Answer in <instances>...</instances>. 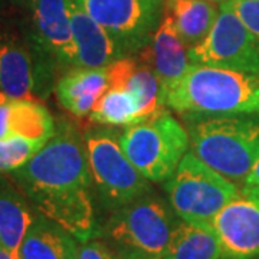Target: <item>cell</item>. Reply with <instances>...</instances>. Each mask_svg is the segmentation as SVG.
Listing matches in <instances>:
<instances>
[{
  "label": "cell",
  "mask_w": 259,
  "mask_h": 259,
  "mask_svg": "<svg viewBox=\"0 0 259 259\" xmlns=\"http://www.w3.org/2000/svg\"><path fill=\"white\" fill-rule=\"evenodd\" d=\"M9 175L37 212L64 226L81 243L101 235L85 139L72 122L61 121L47 144Z\"/></svg>",
  "instance_id": "1"
},
{
  "label": "cell",
  "mask_w": 259,
  "mask_h": 259,
  "mask_svg": "<svg viewBox=\"0 0 259 259\" xmlns=\"http://www.w3.org/2000/svg\"><path fill=\"white\" fill-rule=\"evenodd\" d=\"M190 151L243 186L259 158V114H183Z\"/></svg>",
  "instance_id": "2"
},
{
  "label": "cell",
  "mask_w": 259,
  "mask_h": 259,
  "mask_svg": "<svg viewBox=\"0 0 259 259\" xmlns=\"http://www.w3.org/2000/svg\"><path fill=\"white\" fill-rule=\"evenodd\" d=\"M177 114H259V74L189 65L164 95Z\"/></svg>",
  "instance_id": "3"
},
{
  "label": "cell",
  "mask_w": 259,
  "mask_h": 259,
  "mask_svg": "<svg viewBox=\"0 0 259 259\" xmlns=\"http://www.w3.org/2000/svg\"><path fill=\"white\" fill-rule=\"evenodd\" d=\"M176 216L170 203L150 190L114 210L101 235L118 259H164L180 223Z\"/></svg>",
  "instance_id": "4"
},
{
  "label": "cell",
  "mask_w": 259,
  "mask_h": 259,
  "mask_svg": "<svg viewBox=\"0 0 259 259\" xmlns=\"http://www.w3.org/2000/svg\"><path fill=\"white\" fill-rule=\"evenodd\" d=\"M118 141L124 154L151 183H164L173 176L190 148L187 130L166 107L125 127Z\"/></svg>",
  "instance_id": "5"
},
{
  "label": "cell",
  "mask_w": 259,
  "mask_h": 259,
  "mask_svg": "<svg viewBox=\"0 0 259 259\" xmlns=\"http://www.w3.org/2000/svg\"><path fill=\"white\" fill-rule=\"evenodd\" d=\"M168 203L177 218L212 226L213 219L241 192V186L218 173L189 150L176 171L164 182Z\"/></svg>",
  "instance_id": "6"
},
{
  "label": "cell",
  "mask_w": 259,
  "mask_h": 259,
  "mask_svg": "<svg viewBox=\"0 0 259 259\" xmlns=\"http://www.w3.org/2000/svg\"><path fill=\"white\" fill-rule=\"evenodd\" d=\"M118 137L120 133L107 125L88 130L83 136L95 193L110 213L153 190L150 180L124 154Z\"/></svg>",
  "instance_id": "7"
},
{
  "label": "cell",
  "mask_w": 259,
  "mask_h": 259,
  "mask_svg": "<svg viewBox=\"0 0 259 259\" xmlns=\"http://www.w3.org/2000/svg\"><path fill=\"white\" fill-rule=\"evenodd\" d=\"M118 45L124 56L147 47L164 16L163 0H75Z\"/></svg>",
  "instance_id": "8"
},
{
  "label": "cell",
  "mask_w": 259,
  "mask_h": 259,
  "mask_svg": "<svg viewBox=\"0 0 259 259\" xmlns=\"http://www.w3.org/2000/svg\"><path fill=\"white\" fill-rule=\"evenodd\" d=\"M192 64L259 74V39L239 16L221 5L210 32L189 49Z\"/></svg>",
  "instance_id": "9"
},
{
  "label": "cell",
  "mask_w": 259,
  "mask_h": 259,
  "mask_svg": "<svg viewBox=\"0 0 259 259\" xmlns=\"http://www.w3.org/2000/svg\"><path fill=\"white\" fill-rule=\"evenodd\" d=\"M52 64L55 61L36 42L29 48L0 39V94L12 100L47 98L52 87Z\"/></svg>",
  "instance_id": "10"
},
{
  "label": "cell",
  "mask_w": 259,
  "mask_h": 259,
  "mask_svg": "<svg viewBox=\"0 0 259 259\" xmlns=\"http://www.w3.org/2000/svg\"><path fill=\"white\" fill-rule=\"evenodd\" d=\"M222 259H259V186H241L238 197L214 216Z\"/></svg>",
  "instance_id": "11"
},
{
  "label": "cell",
  "mask_w": 259,
  "mask_h": 259,
  "mask_svg": "<svg viewBox=\"0 0 259 259\" xmlns=\"http://www.w3.org/2000/svg\"><path fill=\"white\" fill-rule=\"evenodd\" d=\"M33 39L55 64L78 66L69 0H28Z\"/></svg>",
  "instance_id": "12"
},
{
  "label": "cell",
  "mask_w": 259,
  "mask_h": 259,
  "mask_svg": "<svg viewBox=\"0 0 259 259\" xmlns=\"http://www.w3.org/2000/svg\"><path fill=\"white\" fill-rule=\"evenodd\" d=\"M186 48L175 26L173 18L164 12L163 20L150 44L137 54V59L148 65L158 78L163 100L167 91L185 75L186 69L189 68V52H186Z\"/></svg>",
  "instance_id": "13"
},
{
  "label": "cell",
  "mask_w": 259,
  "mask_h": 259,
  "mask_svg": "<svg viewBox=\"0 0 259 259\" xmlns=\"http://www.w3.org/2000/svg\"><path fill=\"white\" fill-rule=\"evenodd\" d=\"M69 8L78 66L107 68L125 58L114 39L75 0H69Z\"/></svg>",
  "instance_id": "14"
},
{
  "label": "cell",
  "mask_w": 259,
  "mask_h": 259,
  "mask_svg": "<svg viewBox=\"0 0 259 259\" xmlns=\"http://www.w3.org/2000/svg\"><path fill=\"white\" fill-rule=\"evenodd\" d=\"M107 68H69L55 83V95L61 107L78 118L88 117L95 104L108 91Z\"/></svg>",
  "instance_id": "15"
},
{
  "label": "cell",
  "mask_w": 259,
  "mask_h": 259,
  "mask_svg": "<svg viewBox=\"0 0 259 259\" xmlns=\"http://www.w3.org/2000/svg\"><path fill=\"white\" fill-rule=\"evenodd\" d=\"M108 85L111 90H125L134 94L146 120L166 107L156 74L134 56L121 58L108 66Z\"/></svg>",
  "instance_id": "16"
},
{
  "label": "cell",
  "mask_w": 259,
  "mask_h": 259,
  "mask_svg": "<svg viewBox=\"0 0 259 259\" xmlns=\"http://www.w3.org/2000/svg\"><path fill=\"white\" fill-rule=\"evenodd\" d=\"M78 239L64 226L35 209V216L19 246V259H76Z\"/></svg>",
  "instance_id": "17"
},
{
  "label": "cell",
  "mask_w": 259,
  "mask_h": 259,
  "mask_svg": "<svg viewBox=\"0 0 259 259\" xmlns=\"http://www.w3.org/2000/svg\"><path fill=\"white\" fill-rule=\"evenodd\" d=\"M55 131V120L42 102L26 98L0 102V139L25 137L48 141Z\"/></svg>",
  "instance_id": "18"
},
{
  "label": "cell",
  "mask_w": 259,
  "mask_h": 259,
  "mask_svg": "<svg viewBox=\"0 0 259 259\" xmlns=\"http://www.w3.org/2000/svg\"><path fill=\"white\" fill-rule=\"evenodd\" d=\"M35 207L12 177L0 175V245L18 255Z\"/></svg>",
  "instance_id": "19"
},
{
  "label": "cell",
  "mask_w": 259,
  "mask_h": 259,
  "mask_svg": "<svg viewBox=\"0 0 259 259\" xmlns=\"http://www.w3.org/2000/svg\"><path fill=\"white\" fill-rule=\"evenodd\" d=\"M221 8L210 0H167L166 12L189 49L210 32Z\"/></svg>",
  "instance_id": "20"
},
{
  "label": "cell",
  "mask_w": 259,
  "mask_h": 259,
  "mask_svg": "<svg viewBox=\"0 0 259 259\" xmlns=\"http://www.w3.org/2000/svg\"><path fill=\"white\" fill-rule=\"evenodd\" d=\"M164 259H222V249L212 226L182 221L171 236Z\"/></svg>",
  "instance_id": "21"
},
{
  "label": "cell",
  "mask_w": 259,
  "mask_h": 259,
  "mask_svg": "<svg viewBox=\"0 0 259 259\" xmlns=\"http://www.w3.org/2000/svg\"><path fill=\"white\" fill-rule=\"evenodd\" d=\"M88 118L94 124L107 127H130L144 121L137 97L125 90H111L95 104Z\"/></svg>",
  "instance_id": "22"
},
{
  "label": "cell",
  "mask_w": 259,
  "mask_h": 259,
  "mask_svg": "<svg viewBox=\"0 0 259 259\" xmlns=\"http://www.w3.org/2000/svg\"><path fill=\"white\" fill-rule=\"evenodd\" d=\"M45 144L47 141L25 137L0 139V175H8L28 163Z\"/></svg>",
  "instance_id": "23"
},
{
  "label": "cell",
  "mask_w": 259,
  "mask_h": 259,
  "mask_svg": "<svg viewBox=\"0 0 259 259\" xmlns=\"http://www.w3.org/2000/svg\"><path fill=\"white\" fill-rule=\"evenodd\" d=\"M223 5L233 10L245 26L259 39V0H228Z\"/></svg>",
  "instance_id": "24"
},
{
  "label": "cell",
  "mask_w": 259,
  "mask_h": 259,
  "mask_svg": "<svg viewBox=\"0 0 259 259\" xmlns=\"http://www.w3.org/2000/svg\"><path fill=\"white\" fill-rule=\"evenodd\" d=\"M76 259H118V256L107 242L97 241L94 238L91 241L82 242Z\"/></svg>",
  "instance_id": "25"
},
{
  "label": "cell",
  "mask_w": 259,
  "mask_h": 259,
  "mask_svg": "<svg viewBox=\"0 0 259 259\" xmlns=\"http://www.w3.org/2000/svg\"><path fill=\"white\" fill-rule=\"evenodd\" d=\"M243 185L248 186H259V158L255 161V164L250 168L249 175L246 176V180Z\"/></svg>",
  "instance_id": "26"
},
{
  "label": "cell",
  "mask_w": 259,
  "mask_h": 259,
  "mask_svg": "<svg viewBox=\"0 0 259 259\" xmlns=\"http://www.w3.org/2000/svg\"><path fill=\"white\" fill-rule=\"evenodd\" d=\"M0 259H19V256L16 253L10 252L9 249L3 248V246L0 245Z\"/></svg>",
  "instance_id": "27"
},
{
  "label": "cell",
  "mask_w": 259,
  "mask_h": 259,
  "mask_svg": "<svg viewBox=\"0 0 259 259\" xmlns=\"http://www.w3.org/2000/svg\"><path fill=\"white\" fill-rule=\"evenodd\" d=\"M210 2H213V3H216V5H219V6H221V5H223V3H226L228 0H210Z\"/></svg>",
  "instance_id": "28"
}]
</instances>
